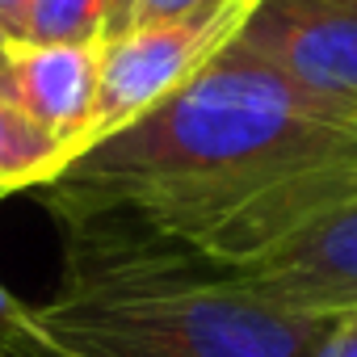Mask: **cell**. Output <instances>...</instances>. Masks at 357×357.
Instances as JSON below:
<instances>
[{"instance_id": "cell-11", "label": "cell", "mask_w": 357, "mask_h": 357, "mask_svg": "<svg viewBox=\"0 0 357 357\" xmlns=\"http://www.w3.org/2000/svg\"><path fill=\"white\" fill-rule=\"evenodd\" d=\"M26 319H30V307L17 303L5 286H0V353L13 349V340L26 332Z\"/></svg>"}, {"instance_id": "cell-4", "label": "cell", "mask_w": 357, "mask_h": 357, "mask_svg": "<svg viewBox=\"0 0 357 357\" xmlns=\"http://www.w3.org/2000/svg\"><path fill=\"white\" fill-rule=\"evenodd\" d=\"M236 47L357 130V0H257Z\"/></svg>"}, {"instance_id": "cell-10", "label": "cell", "mask_w": 357, "mask_h": 357, "mask_svg": "<svg viewBox=\"0 0 357 357\" xmlns=\"http://www.w3.org/2000/svg\"><path fill=\"white\" fill-rule=\"evenodd\" d=\"M315 357H357V315H340L328 324Z\"/></svg>"}, {"instance_id": "cell-8", "label": "cell", "mask_w": 357, "mask_h": 357, "mask_svg": "<svg viewBox=\"0 0 357 357\" xmlns=\"http://www.w3.org/2000/svg\"><path fill=\"white\" fill-rule=\"evenodd\" d=\"M122 0H34L22 43L101 47L114 34Z\"/></svg>"}, {"instance_id": "cell-1", "label": "cell", "mask_w": 357, "mask_h": 357, "mask_svg": "<svg viewBox=\"0 0 357 357\" xmlns=\"http://www.w3.org/2000/svg\"><path fill=\"white\" fill-rule=\"evenodd\" d=\"M43 198L89 248L236 269L357 198V130L231 43L155 109L68 160Z\"/></svg>"}, {"instance_id": "cell-14", "label": "cell", "mask_w": 357, "mask_h": 357, "mask_svg": "<svg viewBox=\"0 0 357 357\" xmlns=\"http://www.w3.org/2000/svg\"><path fill=\"white\" fill-rule=\"evenodd\" d=\"M0 93H5V55H0Z\"/></svg>"}, {"instance_id": "cell-15", "label": "cell", "mask_w": 357, "mask_h": 357, "mask_svg": "<svg viewBox=\"0 0 357 357\" xmlns=\"http://www.w3.org/2000/svg\"><path fill=\"white\" fill-rule=\"evenodd\" d=\"M5 194H9V190H5V185H0V198H5Z\"/></svg>"}, {"instance_id": "cell-6", "label": "cell", "mask_w": 357, "mask_h": 357, "mask_svg": "<svg viewBox=\"0 0 357 357\" xmlns=\"http://www.w3.org/2000/svg\"><path fill=\"white\" fill-rule=\"evenodd\" d=\"M101 47L72 43H13L5 51V97L51 139L63 143V164L72 160L97 97Z\"/></svg>"}, {"instance_id": "cell-12", "label": "cell", "mask_w": 357, "mask_h": 357, "mask_svg": "<svg viewBox=\"0 0 357 357\" xmlns=\"http://www.w3.org/2000/svg\"><path fill=\"white\" fill-rule=\"evenodd\" d=\"M34 0H0V26H5L17 43L26 38V22H30Z\"/></svg>"}, {"instance_id": "cell-2", "label": "cell", "mask_w": 357, "mask_h": 357, "mask_svg": "<svg viewBox=\"0 0 357 357\" xmlns=\"http://www.w3.org/2000/svg\"><path fill=\"white\" fill-rule=\"evenodd\" d=\"M332 319L160 248H80L5 357H315Z\"/></svg>"}, {"instance_id": "cell-5", "label": "cell", "mask_w": 357, "mask_h": 357, "mask_svg": "<svg viewBox=\"0 0 357 357\" xmlns=\"http://www.w3.org/2000/svg\"><path fill=\"white\" fill-rule=\"evenodd\" d=\"M227 273L298 315H357V198L307 219Z\"/></svg>"}, {"instance_id": "cell-7", "label": "cell", "mask_w": 357, "mask_h": 357, "mask_svg": "<svg viewBox=\"0 0 357 357\" xmlns=\"http://www.w3.org/2000/svg\"><path fill=\"white\" fill-rule=\"evenodd\" d=\"M63 168V143L34 126L5 93H0V185L9 194L43 190Z\"/></svg>"}, {"instance_id": "cell-9", "label": "cell", "mask_w": 357, "mask_h": 357, "mask_svg": "<svg viewBox=\"0 0 357 357\" xmlns=\"http://www.w3.org/2000/svg\"><path fill=\"white\" fill-rule=\"evenodd\" d=\"M215 5H227V0H122L114 34L139 30V26H160V22H181V17H194Z\"/></svg>"}, {"instance_id": "cell-13", "label": "cell", "mask_w": 357, "mask_h": 357, "mask_svg": "<svg viewBox=\"0 0 357 357\" xmlns=\"http://www.w3.org/2000/svg\"><path fill=\"white\" fill-rule=\"evenodd\" d=\"M13 43H17V38H13V34H9V30H5V26H0V55H5V51H9V47H13Z\"/></svg>"}, {"instance_id": "cell-3", "label": "cell", "mask_w": 357, "mask_h": 357, "mask_svg": "<svg viewBox=\"0 0 357 357\" xmlns=\"http://www.w3.org/2000/svg\"><path fill=\"white\" fill-rule=\"evenodd\" d=\"M257 9V0H227V5L202 9L181 22H160L109 34L101 43L97 63V97L89 126L72 151H89L93 143L109 139L114 130L130 126L147 109H155L168 93H176L190 76H198L219 51H227L244 26V17Z\"/></svg>"}]
</instances>
